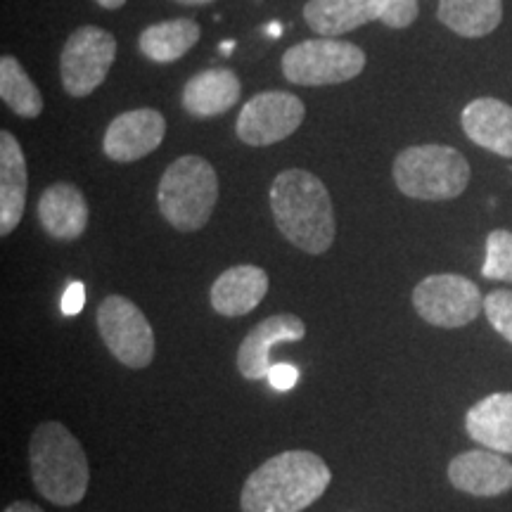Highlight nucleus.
Instances as JSON below:
<instances>
[{
	"instance_id": "obj_1",
	"label": "nucleus",
	"mask_w": 512,
	"mask_h": 512,
	"mask_svg": "<svg viewBox=\"0 0 512 512\" xmlns=\"http://www.w3.org/2000/svg\"><path fill=\"white\" fill-rule=\"evenodd\" d=\"M332 472L311 451H285L268 458L247 477L242 512H302L328 491Z\"/></svg>"
},
{
	"instance_id": "obj_2",
	"label": "nucleus",
	"mask_w": 512,
	"mask_h": 512,
	"mask_svg": "<svg viewBox=\"0 0 512 512\" xmlns=\"http://www.w3.org/2000/svg\"><path fill=\"white\" fill-rule=\"evenodd\" d=\"M271 211L285 240L306 254H325L335 242L337 228L330 192L311 171L287 169L275 176Z\"/></svg>"
},
{
	"instance_id": "obj_3",
	"label": "nucleus",
	"mask_w": 512,
	"mask_h": 512,
	"mask_svg": "<svg viewBox=\"0 0 512 512\" xmlns=\"http://www.w3.org/2000/svg\"><path fill=\"white\" fill-rule=\"evenodd\" d=\"M31 479L38 494L60 508L81 503L91 482L81 441L62 422H41L29 441Z\"/></svg>"
},
{
	"instance_id": "obj_4",
	"label": "nucleus",
	"mask_w": 512,
	"mask_h": 512,
	"mask_svg": "<svg viewBox=\"0 0 512 512\" xmlns=\"http://www.w3.org/2000/svg\"><path fill=\"white\" fill-rule=\"evenodd\" d=\"M159 211L171 228L195 233L204 228L219 202V178L204 157L185 155L166 166L157 190Z\"/></svg>"
},
{
	"instance_id": "obj_5",
	"label": "nucleus",
	"mask_w": 512,
	"mask_h": 512,
	"mask_svg": "<svg viewBox=\"0 0 512 512\" xmlns=\"http://www.w3.org/2000/svg\"><path fill=\"white\" fill-rule=\"evenodd\" d=\"M394 183L413 200L446 202L465 192L470 164L456 147L415 145L394 159Z\"/></svg>"
},
{
	"instance_id": "obj_6",
	"label": "nucleus",
	"mask_w": 512,
	"mask_h": 512,
	"mask_svg": "<svg viewBox=\"0 0 512 512\" xmlns=\"http://www.w3.org/2000/svg\"><path fill=\"white\" fill-rule=\"evenodd\" d=\"M366 69V53L339 38H309L287 48L283 74L297 86H335L356 79Z\"/></svg>"
},
{
	"instance_id": "obj_7",
	"label": "nucleus",
	"mask_w": 512,
	"mask_h": 512,
	"mask_svg": "<svg viewBox=\"0 0 512 512\" xmlns=\"http://www.w3.org/2000/svg\"><path fill=\"white\" fill-rule=\"evenodd\" d=\"M98 332L121 366L143 370L155 361V332L131 299L110 294L98 306Z\"/></svg>"
},
{
	"instance_id": "obj_8",
	"label": "nucleus",
	"mask_w": 512,
	"mask_h": 512,
	"mask_svg": "<svg viewBox=\"0 0 512 512\" xmlns=\"http://www.w3.org/2000/svg\"><path fill=\"white\" fill-rule=\"evenodd\" d=\"M117 57V38L100 27H79L64 43L60 55L62 88L72 98L98 91Z\"/></svg>"
},
{
	"instance_id": "obj_9",
	"label": "nucleus",
	"mask_w": 512,
	"mask_h": 512,
	"mask_svg": "<svg viewBox=\"0 0 512 512\" xmlns=\"http://www.w3.org/2000/svg\"><path fill=\"white\" fill-rule=\"evenodd\" d=\"M418 316L434 328H465L484 311V297L472 280L456 273L427 275L413 290Z\"/></svg>"
},
{
	"instance_id": "obj_10",
	"label": "nucleus",
	"mask_w": 512,
	"mask_h": 512,
	"mask_svg": "<svg viewBox=\"0 0 512 512\" xmlns=\"http://www.w3.org/2000/svg\"><path fill=\"white\" fill-rule=\"evenodd\" d=\"M306 117L304 102L294 93L285 91H266L254 95L252 100L242 107L238 124V138L245 145L268 147L290 138Z\"/></svg>"
},
{
	"instance_id": "obj_11",
	"label": "nucleus",
	"mask_w": 512,
	"mask_h": 512,
	"mask_svg": "<svg viewBox=\"0 0 512 512\" xmlns=\"http://www.w3.org/2000/svg\"><path fill=\"white\" fill-rule=\"evenodd\" d=\"M164 136L166 121L162 112L143 107V110L124 112L112 119L105 138H102V150L112 162H138V159L152 155L162 145Z\"/></svg>"
},
{
	"instance_id": "obj_12",
	"label": "nucleus",
	"mask_w": 512,
	"mask_h": 512,
	"mask_svg": "<svg viewBox=\"0 0 512 512\" xmlns=\"http://www.w3.org/2000/svg\"><path fill=\"white\" fill-rule=\"evenodd\" d=\"M306 337L304 320L294 313H275L261 320L249 335L242 339L238 349V370L245 380H266L273 368L271 349L283 342H302Z\"/></svg>"
},
{
	"instance_id": "obj_13",
	"label": "nucleus",
	"mask_w": 512,
	"mask_h": 512,
	"mask_svg": "<svg viewBox=\"0 0 512 512\" xmlns=\"http://www.w3.org/2000/svg\"><path fill=\"white\" fill-rule=\"evenodd\" d=\"M448 482L458 491L479 498H494L512 489V463L503 453L477 448L465 451L448 465Z\"/></svg>"
},
{
	"instance_id": "obj_14",
	"label": "nucleus",
	"mask_w": 512,
	"mask_h": 512,
	"mask_svg": "<svg viewBox=\"0 0 512 512\" xmlns=\"http://www.w3.org/2000/svg\"><path fill=\"white\" fill-rule=\"evenodd\" d=\"M29 169L22 145L10 131H0V235L8 238L22 223L27 207Z\"/></svg>"
},
{
	"instance_id": "obj_15",
	"label": "nucleus",
	"mask_w": 512,
	"mask_h": 512,
	"mask_svg": "<svg viewBox=\"0 0 512 512\" xmlns=\"http://www.w3.org/2000/svg\"><path fill=\"white\" fill-rule=\"evenodd\" d=\"M38 221L53 240H79L88 226L86 197L72 183L50 185L38 200Z\"/></svg>"
},
{
	"instance_id": "obj_16",
	"label": "nucleus",
	"mask_w": 512,
	"mask_h": 512,
	"mask_svg": "<svg viewBox=\"0 0 512 512\" xmlns=\"http://www.w3.org/2000/svg\"><path fill=\"white\" fill-rule=\"evenodd\" d=\"M266 292L268 273L264 268L240 264L223 271L211 285V306L221 316L240 318L264 302Z\"/></svg>"
},
{
	"instance_id": "obj_17",
	"label": "nucleus",
	"mask_w": 512,
	"mask_h": 512,
	"mask_svg": "<svg viewBox=\"0 0 512 512\" xmlns=\"http://www.w3.org/2000/svg\"><path fill=\"white\" fill-rule=\"evenodd\" d=\"M465 136L501 157H512V107L498 98H477L460 114Z\"/></svg>"
},
{
	"instance_id": "obj_18",
	"label": "nucleus",
	"mask_w": 512,
	"mask_h": 512,
	"mask_svg": "<svg viewBox=\"0 0 512 512\" xmlns=\"http://www.w3.org/2000/svg\"><path fill=\"white\" fill-rule=\"evenodd\" d=\"M240 79L230 69H209L195 74L183 88V107L192 117H221L240 100Z\"/></svg>"
},
{
	"instance_id": "obj_19",
	"label": "nucleus",
	"mask_w": 512,
	"mask_h": 512,
	"mask_svg": "<svg viewBox=\"0 0 512 512\" xmlns=\"http://www.w3.org/2000/svg\"><path fill=\"white\" fill-rule=\"evenodd\" d=\"M465 430L489 451L512 456V394L498 392L477 401L465 415Z\"/></svg>"
},
{
	"instance_id": "obj_20",
	"label": "nucleus",
	"mask_w": 512,
	"mask_h": 512,
	"mask_svg": "<svg viewBox=\"0 0 512 512\" xmlns=\"http://www.w3.org/2000/svg\"><path fill=\"white\" fill-rule=\"evenodd\" d=\"M306 24L320 36H342L363 24L377 22L375 0H309L304 5Z\"/></svg>"
},
{
	"instance_id": "obj_21",
	"label": "nucleus",
	"mask_w": 512,
	"mask_h": 512,
	"mask_svg": "<svg viewBox=\"0 0 512 512\" xmlns=\"http://www.w3.org/2000/svg\"><path fill=\"white\" fill-rule=\"evenodd\" d=\"M200 36V24L195 19H169V22H159L143 29V34L138 38V48L147 60L169 64L181 60L190 48H195Z\"/></svg>"
},
{
	"instance_id": "obj_22",
	"label": "nucleus",
	"mask_w": 512,
	"mask_h": 512,
	"mask_svg": "<svg viewBox=\"0 0 512 512\" xmlns=\"http://www.w3.org/2000/svg\"><path fill=\"white\" fill-rule=\"evenodd\" d=\"M439 22L463 38H482L498 29L503 0H439Z\"/></svg>"
},
{
	"instance_id": "obj_23",
	"label": "nucleus",
	"mask_w": 512,
	"mask_h": 512,
	"mask_svg": "<svg viewBox=\"0 0 512 512\" xmlns=\"http://www.w3.org/2000/svg\"><path fill=\"white\" fill-rule=\"evenodd\" d=\"M0 98L17 117L36 119L43 112L41 91L12 55H3L0 60Z\"/></svg>"
},
{
	"instance_id": "obj_24",
	"label": "nucleus",
	"mask_w": 512,
	"mask_h": 512,
	"mask_svg": "<svg viewBox=\"0 0 512 512\" xmlns=\"http://www.w3.org/2000/svg\"><path fill=\"white\" fill-rule=\"evenodd\" d=\"M486 280H505L512 283V233L494 230L486 238V259L482 266Z\"/></svg>"
},
{
	"instance_id": "obj_25",
	"label": "nucleus",
	"mask_w": 512,
	"mask_h": 512,
	"mask_svg": "<svg viewBox=\"0 0 512 512\" xmlns=\"http://www.w3.org/2000/svg\"><path fill=\"white\" fill-rule=\"evenodd\" d=\"M377 22L389 29H408L418 19L420 0H375Z\"/></svg>"
},
{
	"instance_id": "obj_26",
	"label": "nucleus",
	"mask_w": 512,
	"mask_h": 512,
	"mask_svg": "<svg viewBox=\"0 0 512 512\" xmlns=\"http://www.w3.org/2000/svg\"><path fill=\"white\" fill-rule=\"evenodd\" d=\"M484 313L498 335L512 344V292L494 290L484 297Z\"/></svg>"
},
{
	"instance_id": "obj_27",
	"label": "nucleus",
	"mask_w": 512,
	"mask_h": 512,
	"mask_svg": "<svg viewBox=\"0 0 512 512\" xmlns=\"http://www.w3.org/2000/svg\"><path fill=\"white\" fill-rule=\"evenodd\" d=\"M266 380L271 382V387L278 389V392H290V389L297 387L299 370L290 366V363H275Z\"/></svg>"
},
{
	"instance_id": "obj_28",
	"label": "nucleus",
	"mask_w": 512,
	"mask_h": 512,
	"mask_svg": "<svg viewBox=\"0 0 512 512\" xmlns=\"http://www.w3.org/2000/svg\"><path fill=\"white\" fill-rule=\"evenodd\" d=\"M83 302H86V292H83V285L72 283L67 287V292H64V297H62V313H67V316H76V313L83 309Z\"/></svg>"
},
{
	"instance_id": "obj_29",
	"label": "nucleus",
	"mask_w": 512,
	"mask_h": 512,
	"mask_svg": "<svg viewBox=\"0 0 512 512\" xmlns=\"http://www.w3.org/2000/svg\"><path fill=\"white\" fill-rule=\"evenodd\" d=\"M3 512H43V508L31 501H15V503H10Z\"/></svg>"
},
{
	"instance_id": "obj_30",
	"label": "nucleus",
	"mask_w": 512,
	"mask_h": 512,
	"mask_svg": "<svg viewBox=\"0 0 512 512\" xmlns=\"http://www.w3.org/2000/svg\"><path fill=\"white\" fill-rule=\"evenodd\" d=\"M95 3L105 10H119V8H124L126 0H95Z\"/></svg>"
},
{
	"instance_id": "obj_31",
	"label": "nucleus",
	"mask_w": 512,
	"mask_h": 512,
	"mask_svg": "<svg viewBox=\"0 0 512 512\" xmlns=\"http://www.w3.org/2000/svg\"><path fill=\"white\" fill-rule=\"evenodd\" d=\"M176 3H181V5H207V3H211V0H176Z\"/></svg>"
},
{
	"instance_id": "obj_32",
	"label": "nucleus",
	"mask_w": 512,
	"mask_h": 512,
	"mask_svg": "<svg viewBox=\"0 0 512 512\" xmlns=\"http://www.w3.org/2000/svg\"><path fill=\"white\" fill-rule=\"evenodd\" d=\"M233 48H235V43H233V41H226V43H223V46H221V53H223V55H230V53H233Z\"/></svg>"
},
{
	"instance_id": "obj_33",
	"label": "nucleus",
	"mask_w": 512,
	"mask_h": 512,
	"mask_svg": "<svg viewBox=\"0 0 512 512\" xmlns=\"http://www.w3.org/2000/svg\"><path fill=\"white\" fill-rule=\"evenodd\" d=\"M268 34H273L275 38H278V36H280V27H278V24H271V27H268Z\"/></svg>"
}]
</instances>
